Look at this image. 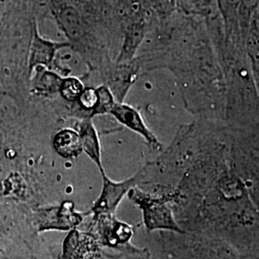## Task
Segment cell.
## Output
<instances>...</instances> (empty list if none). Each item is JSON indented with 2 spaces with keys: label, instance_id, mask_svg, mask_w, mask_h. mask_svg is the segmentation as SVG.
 <instances>
[{
  "label": "cell",
  "instance_id": "cell-1",
  "mask_svg": "<svg viewBox=\"0 0 259 259\" xmlns=\"http://www.w3.org/2000/svg\"><path fill=\"white\" fill-rule=\"evenodd\" d=\"M128 193L130 199L141 208L144 224L149 232L154 230H168L183 232L175 221L172 210L167 205L166 201L152 197L135 187Z\"/></svg>",
  "mask_w": 259,
  "mask_h": 259
},
{
  "label": "cell",
  "instance_id": "cell-2",
  "mask_svg": "<svg viewBox=\"0 0 259 259\" xmlns=\"http://www.w3.org/2000/svg\"><path fill=\"white\" fill-rule=\"evenodd\" d=\"M105 84L118 103L123 100L129 92L130 88L137 80L140 72L139 65L135 60L127 63L111 62L100 70Z\"/></svg>",
  "mask_w": 259,
  "mask_h": 259
},
{
  "label": "cell",
  "instance_id": "cell-3",
  "mask_svg": "<svg viewBox=\"0 0 259 259\" xmlns=\"http://www.w3.org/2000/svg\"><path fill=\"white\" fill-rule=\"evenodd\" d=\"M103 188L100 197L93 206L95 217L114 216L115 210L123 197L138 184L139 175L123 182H113L102 173Z\"/></svg>",
  "mask_w": 259,
  "mask_h": 259
},
{
  "label": "cell",
  "instance_id": "cell-4",
  "mask_svg": "<svg viewBox=\"0 0 259 259\" xmlns=\"http://www.w3.org/2000/svg\"><path fill=\"white\" fill-rule=\"evenodd\" d=\"M66 47H70L68 41H54L42 37L38 31L37 23H34L29 51L30 70H34L37 66L52 69L57 52Z\"/></svg>",
  "mask_w": 259,
  "mask_h": 259
},
{
  "label": "cell",
  "instance_id": "cell-5",
  "mask_svg": "<svg viewBox=\"0 0 259 259\" xmlns=\"http://www.w3.org/2000/svg\"><path fill=\"white\" fill-rule=\"evenodd\" d=\"M110 114L113 115L117 121H119L121 124L126 126L128 129L136 132L142 138H144L152 147H160V143L158 142L157 137L147 127L140 112L134 107L125 103H116Z\"/></svg>",
  "mask_w": 259,
  "mask_h": 259
},
{
  "label": "cell",
  "instance_id": "cell-6",
  "mask_svg": "<svg viewBox=\"0 0 259 259\" xmlns=\"http://www.w3.org/2000/svg\"><path fill=\"white\" fill-rule=\"evenodd\" d=\"M240 3L241 0H217V7L222 19L227 38L232 45L244 48L238 24V11Z\"/></svg>",
  "mask_w": 259,
  "mask_h": 259
},
{
  "label": "cell",
  "instance_id": "cell-7",
  "mask_svg": "<svg viewBox=\"0 0 259 259\" xmlns=\"http://www.w3.org/2000/svg\"><path fill=\"white\" fill-rule=\"evenodd\" d=\"M243 47L250 64V70L256 84L259 78V9L256 10L251 18L243 41Z\"/></svg>",
  "mask_w": 259,
  "mask_h": 259
},
{
  "label": "cell",
  "instance_id": "cell-8",
  "mask_svg": "<svg viewBox=\"0 0 259 259\" xmlns=\"http://www.w3.org/2000/svg\"><path fill=\"white\" fill-rule=\"evenodd\" d=\"M79 135L81 138L83 151H84L87 155L96 163V165L100 169L101 173H104L102 161H101L100 142H99L96 129L91 118L85 119L81 123Z\"/></svg>",
  "mask_w": 259,
  "mask_h": 259
},
{
  "label": "cell",
  "instance_id": "cell-9",
  "mask_svg": "<svg viewBox=\"0 0 259 259\" xmlns=\"http://www.w3.org/2000/svg\"><path fill=\"white\" fill-rule=\"evenodd\" d=\"M177 11L186 17L206 19L219 14L217 0H176Z\"/></svg>",
  "mask_w": 259,
  "mask_h": 259
},
{
  "label": "cell",
  "instance_id": "cell-10",
  "mask_svg": "<svg viewBox=\"0 0 259 259\" xmlns=\"http://www.w3.org/2000/svg\"><path fill=\"white\" fill-rule=\"evenodd\" d=\"M56 152L65 158L77 157L83 151L80 135L74 130L60 131L53 140Z\"/></svg>",
  "mask_w": 259,
  "mask_h": 259
},
{
  "label": "cell",
  "instance_id": "cell-11",
  "mask_svg": "<svg viewBox=\"0 0 259 259\" xmlns=\"http://www.w3.org/2000/svg\"><path fill=\"white\" fill-rule=\"evenodd\" d=\"M34 87L37 93L45 95H53L59 93L63 77L52 69L44 66H37Z\"/></svg>",
  "mask_w": 259,
  "mask_h": 259
},
{
  "label": "cell",
  "instance_id": "cell-12",
  "mask_svg": "<svg viewBox=\"0 0 259 259\" xmlns=\"http://www.w3.org/2000/svg\"><path fill=\"white\" fill-rule=\"evenodd\" d=\"M46 215L49 219L47 225H52V228L56 229L68 230L81 222V216L73 211L70 203H65L61 207L48 210Z\"/></svg>",
  "mask_w": 259,
  "mask_h": 259
},
{
  "label": "cell",
  "instance_id": "cell-13",
  "mask_svg": "<svg viewBox=\"0 0 259 259\" xmlns=\"http://www.w3.org/2000/svg\"><path fill=\"white\" fill-rule=\"evenodd\" d=\"M96 92H97L98 100H97L96 107L94 108V110L91 114V117H93L94 115L110 114L115 104L118 102L115 100L111 91L104 84L97 88Z\"/></svg>",
  "mask_w": 259,
  "mask_h": 259
},
{
  "label": "cell",
  "instance_id": "cell-14",
  "mask_svg": "<svg viewBox=\"0 0 259 259\" xmlns=\"http://www.w3.org/2000/svg\"><path fill=\"white\" fill-rule=\"evenodd\" d=\"M84 85L77 77L68 76L63 78L59 93L62 97L69 102H77L81 93H83Z\"/></svg>",
  "mask_w": 259,
  "mask_h": 259
},
{
  "label": "cell",
  "instance_id": "cell-15",
  "mask_svg": "<svg viewBox=\"0 0 259 259\" xmlns=\"http://www.w3.org/2000/svg\"><path fill=\"white\" fill-rule=\"evenodd\" d=\"M153 18L165 19L177 11L176 0H145Z\"/></svg>",
  "mask_w": 259,
  "mask_h": 259
},
{
  "label": "cell",
  "instance_id": "cell-16",
  "mask_svg": "<svg viewBox=\"0 0 259 259\" xmlns=\"http://www.w3.org/2000/svg\"><path fill=\"white\" fill-rule=\"evenodd\" d=\"M97 100H98V97H97L96 89L84 88L83 93H81L77 102L83 110L85 111H90L92 114L94 108L96 107ZM91 114H90V118H91Z\"/></svg>",
  "mask_w": 259,
  "mask_h": 259
}]
</instances>
